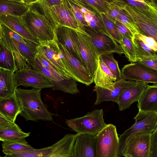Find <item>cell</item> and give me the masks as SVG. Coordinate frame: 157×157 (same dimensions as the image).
<instances>
[{
  "label": "cell",
  "mask_w": 157,
  "mask_h": 157,
  "mask_svg": "<svg viewBox=\"0 0 157 157\" xmlns=\"http://www.w3.org/2000/svg\"><path fill=\"white\" fill-rule=\"evenodd\" d=\"M58 43L64 46L67 51L82 64L79 44L75 29L59 25L56 33Z\"/></svg>",
  "instance_id": "2e32d148"
},
{
  "label": "cell",
  "mask_w": 157,
  "mask_h": 157,
  "mask_svg": "<svg viewBox=\"0 0 157 157\" xmlns=\"http://www.w3.org/2000/svg\"><path fill=\"white\" fill-rule=\"evenodd\" d=\"M14 78L17 88L20 85L41 89L53 87L50 80L29 66L22 70L15 71Z\"/></svg>",
  "instance_id": "9c48e42d"
},
{
  "label": "cell",
  "mask_w": 157,
  "mask_h": 157,
  "mask_svg": "<svg viewBox=\"0 0 157 157\" xmlns=\"http://www.w3.org/2000/svg\"><path fill=\"white\" fill-rule=\"evenodd\" d=\"M102 22L109 34L117 43H121L122 38L120 34L115 22L109 20L104 13H100Z\"/></svg>",
  "instance_id": "8d00e7d4"
},
{
  "label": "cell",
  "mask_w": 157,
  "mask_h": 157,
  "mask_svg": "<svg viewBox=\"0 0 157 157\" xmlns=\"http://www.w3.org/2000/svg\"><path fill=\"white\" fill-rule=\"evenodd\" d=\"M124 157H131L128 156V155H124Z\"/></svg>",
  "instance_id": "f907efd6"
},
{
  "label": "cell",
  "mask_w": 157,
  "mask_h": 157,
  "mask_svg": "<svg viewBox=\"0 0 157 157\" xmlns=\"http://www.w3.org/2000/svg\"><path fill=\"white\" fill-rule=\"evenodd\" d=\"M116 81L115 76L99 56L98 67L94 78L95 86L106 87L112 85Z\"/></svg>",
  "instance_id": "d4e9b609"
},
{
  "label": "cell",
  "mask_w": 157,
  "mask_h": 157,
  "mask_svg": "<svg viewBox=\"0 0 157 157\" xmlns=\"http://www.w3.org/2000/svg\"><path fill=\"white\" fill-rule=\"evenodd\" d=\"M50 10L59 25L68 27L75 30L79 27L67 0H63L60 4L51 7Z\"/></svg>",
  "instance_id": "e0dca14e"
},
{
  "label": "cell",
  "mask_w": 157,
  "mask_h": 157,
  "mask_svg": "<svg viewBox=\"0 0 157 157\" xmlns=\"http://www.w3.org/2000/svg\"><path fill=\"white\" fill-rule=\"evenodd\" d=\"M0 34L9 38L13 39L17 41L26 44L32 45L36 44L25 39L1 22H0Z\"/></svg>",
  "instance_id": "ab89813d"
},
{
  "label": "cell",
  "mask_w": 157,
  "mask_h": 157,
  "mask_svg": "<svg viewBox=\"0 0 157 157\" xmlns=\"http://www.w3.org/2000/svg\"><path fill=\"white\" fill-rule=\"evenodd\" d=\"M96 157H118L119 137L116 128L107 124L95 136Z\"/></svg>",
  "instance_id": "52a82bcc"
},
{
  "label": "cell",
  "mask_w": 157,
  "mask_h": 157,
  "mask_svg": "<svg viewBox=\"0 0 157 157\" xmlns=\"http://www.w3.org/2000/svg\"><path fill=\"white\" fill-rule=\"evenodd\" d=\"M78 40L82 65L93 79L97 69L98 57L97 50L84 26L75 30Z\"/></svg>",
  "instance_id": "ba28073f"
},
{
  "label": "cell",
  "mask_w": 157,
  "mask_h": 157,
  "mask_svg": "<svg viewBox=\"0 0 157 157\" xmlns=\"http://www.w3.org/2000/svg\"><path fill=\"white\" fill-rule=\"evenodd\" d=\"M30 132H25L15 123L9 126L0 129V140L2 142L24 139L29 136Z\"/></svg>",
  "instance_id": "f1b7e54d"
},
{
  "label": "cell",
  "mask_w": 157,
  "mask_h": 157,
  "mask_svg": "<svg viewBox=\"0 0 157 157\" xmlns=\"http://www.w3.org/2000/svg\"><path fill=\"white\" fill-rule=\"evenodd\" d=\"M12 53L15 64L18 70H22L29 66L26 60L19 52L14 51Z\"/></svg>",
  "instance_id": "7bdbcfd3"
},
{
  "label": "cell",
  "mask_w": 157,
  "mask_h": 157,
  "mask_svg": "<svg viewBox=\"0 0 157 157\" xmlns=\"http://www.w3.org/2000/svg\"><path fill=\"white\" fill-rule=\"evenodd\" d=\"M15 123L0 113V129L6 128Z\"/></svg>",
  "instance_id": "c3c4849f"
},
{
  "label": "cell",
  "mask_w": 157,
  "mask_h": 157,
  "mask_svg": "<svg viewBox=\"0 0 157 157\" xmlns=\"http://www.w3.org/2000/svg\"><path fill=\"white\" fill-rule=\"evenodd\" d=\"M121 73L122 78L126 80L157 83V70L139 62L124 65Z\"/></svg>",
  "instance_id": "30bf717a"
},
{
  "label": "cell",
  "mask_w": 157,
  "mask_h": 157,
  "mask_svg": "<svg viewBox=\"0 0 157 157\" xmlns=\"http://www.w3.org/2000/svg\"><path fill=\"white\" fill-rule=\"evenodd\" d=\"M29 10L24 0H0V15L22 17Z\"/></svg>",
  "instance_id": "603a6c76"
},
{
  "label": "cell",
  "mask_w": 157,
  "mask_h": 157,
  "mask_svg": "<svg viewBox=\"0 0 157 157\" xmlns=\"http://www.w3.org/2000/svg\"><path fill=\"white\" fill-rule=\"evenodd\" d=\"M117 20L124 25L131 32L134 36L135 34L139 33L138 27L130 15L124 9L120 10Z\"/></svg>",
  "instance_id": "d590c367"
},
{
  "label": "cell",
  "mask_w": 157,
  "mask_h": 157,
  "mask_svg": "<svg viewBox=\"0 0 157 157\" xmlns=\"http://www.w3.org/2000/svg\"><path fill=\"white\" fill-rule=\"evenodd\" d=\"M63 55L62 60L70 75L77 81L88 86L94 82L91 75L80 62L69 53L64 46L58 43Z\"/></svg>",
  "instance_id": "7c38bea8"
},
{
  "label": "cell",
  "mask_w": 157,
  "mask_h": 157,
  "mask_svg": "<svg viewBox=\"0 0 157 157\" xmlns=\"http://www.w3.org/2000/svg\"><path fill=\"white\" fill-rule=\"evenodd\" d=\"M125 3L123 9L128 13L138 27L139 33L152 37L157 42V6L156 5L148 10Z\"/></svg>",
  "instance_id": "277c9868"
},
{
  "label": "cell",
  "mask_w": 157,
  "mask_h": 157,
  "mask_svg": "<svg viewBox=\"0 0 157 157\" xmlns=\"http://www.w3.org/2000/svg\"><path fill=\"white\" fill-rule=\"evenodd\" d=\"M137 83L138 81L126 80L122 78L112 85L106 87L95 85L94 91L96 92L97 97L94 105H98L106 101L117 103L119 96L122 93L134 86Z\"/></svg>",
  "instance_id": "8fae6325"
},
{
  "label": "cell",
  "mask_w": 157,
  "mask_h": 157,
  "mask_svg": "<svg viewBox=\"0 0 157 157\" xmlns=\"http://www.w3.org/2000/svg\"><path fill=\"white\" fill-rule=\"evenodd\" d=\"M151 136V144L149 157H157V126Z\"/></svg>",
  "instance_id": "7dc6e473"
},
{
  "label": "cell",
  "mask_w": 157,
  "mask_h": 157,
  "mask_svg": "<svg viewBox=\"0 0 157 157\" xmlns=\"http://www.w3.org/2000/svg\"><path fill=\"white\" fill-rule=\"evenodd\" d=\"M21 112L20 105L16 94L0 98V113L15 122Z\"/></svg>",
  "instance_id": "cb8c5ba5"
},
{
  "label": "cell",
  "mask_w": 157,
  "mask_h": 157,
  "mask_svg": "<svg viewBox=\"0 0 157 157\" xmlns=\"http://www.w3.org/2000/svg\"><path fill=\"white\" fill-rule=\"evenodd\" d=\"M39 43L36 47L37 52L55 65L64 75L71 76L62 61L63 55L58 42L53 40L40 42Z\"/></svg>",
  "instance_id": "9a60e30c"
},
{
  "label": "cell",
  "mask_w": 157,
  "mask_h": 157,
  "mask_svg": "<svg viewBox=\"0 0 157 157\" xmlns=\"http://www.w3.org/2000/svg\"><path fill=\"white\" fill-rule=\"evenodd\" d=\"M2 142V151L5 155L25 153L35 149L28 144L25 138Z\"/></svg>",
  "instance_id": "4316f807"
},
{
  "label": "cell",
  "mask_w": 157,
  "mask_h": 157,
  "mask_svg": "<svg viewBox=\"0 0 157 157\" xmlns=\"http://www.w3.org/2000/svg\"><path fill=\"white\" fill-rule=\"evenodd\" d=\"M117 30L121 36L132 40L134 36L131 32L122 23L118 20L115 22Z\"/></svg>",
  "instance_id": "bcb514c9"
},
{
  "label": "cell",
  "mask_w": 157,
  "mask_h": 157,
  "mask_svg": "<svg viewBox=\"0 0 157 157\" xmlns=\"http://www.w3.org/2000/svg\"><path fill=\"white\" fill-rule=\"evenodd\" d=\"M0 22L25 39L37 44L39 42L30 33L25 25L21 17L0 15Z\"/></svg>",
  "instance_id": "44dd1931"
},
{
  "label": "cell",
  "mask_w": 157,
  "mask_h": 157,
  "mask_svg": "<svg viewBox=\"0 0 157 157\" xmlns=\"http://www.w3.org/2000/svg\"><path fill=\"white\" fill-rule=\"evenodd\" d=\"M127 3L138 8L145 10H150L156 6L152 0H125Z\"/></svg>",
  "instance_id": "60d3db41"
},
{
  "label": "cell",
  "mask_w": 157,
  "mask_h": 157,
  "mask_svg": "<svg viewBox=\"0 0 157 157\" xmlns=\"http://www.w3.org/2000/svg\"><path fill=\"white\" fill-rule=\"evenodd\" d=\"M35 58L44 67L55 71L60 74L66 75L63 74L56 67L37 52Z\"/></svg>",
  "instance_id": "f6af8a7d"
},
{
  "label": "cell",
  "mask_w": 157,
  "mask_h": 157,
  "mask_svg": "<svg viewBox=\"0 0 157 157\" xmlns=\"http://www.w3.org/2000/svg\"><path fill=\"white\" fill-rule=\"evenodd\" d=\"M153 2L157 6V0H152Z\"/></svg>",
  "instance_id": "681fc988"
},
{
  "label": "cell",
  "mask_w": 157,
  "mask_h": 157,
  "mask_svg": "<svg viewBox=\"0 0 157 157\" xmlns=\"http://www.w3.org/2000/svg\"><path fill=\"white\" fill-rule=\"evenodd\" d=\"M68 3L78 24L79 27L88 26L81 7L74 0H67Z\"/></svg>",
  "instance_id": "f35d334b"
},
{
  "label": "cell",
  "mask_w": 157,
  "mask_h": 157,
  "mask_svg": "<svg viewBox=\"0 0 157 157\" xmlns=\"http://www.w3.org/2000/svg\"><path fill=\"white\" fill-rule=\"evenodd\" d=\"M135 123L119 137L118 157H121L122 151L127 141L132 137L142 134H151L157 126V114L139 110L134 118Z\"/></svg>",
  "instance_id": "3957f363"
},
{
  "label": "cell",
  "mask_w": 157,
  "mask_h": 157,
  "mask_svg": "<svg viewBox=\"0 0 157 157\" xmlns=\"http://www.w3.org/2000/svg\"><path fill=\"white\" fill-rule=\"evenodd\" d=\"M79 0L87 8L99 14L106 13L111 1L109 0Z\"/></svg>",
  "instance_id": "1f68e13d"
},
{
  "label": "cell",
  "mask_w": 157,
  "mask_h": 157,
  "mask_svg": "<svg viewBox=\"0 0 157 157\" xmlns=\"http://www.w3.org/2000/svg\"><path fill=\"white\" fill-rule=\"evenodd\" d=\"M138 102L139 110L157 114V83L149 85Z\"/></svg>",
  "instance_id": "7402d4cb"
},
{
  "label": "cell",
  "mask_w": 157,
  "mask_h": 157,
  "mask_svg": "<svg viewBox=\"0 0 157 157\" xmlns=\"http://www.w3.org/2000/svg\"><path fill=\"white\" fill-rule=\"evenodd\" d=\"M0 44L7 48L11 52H19L26 60L28 64L33 62L37 52L36 44L27 45L16 41L0 34Z\"/></svg>",
  "instance_id": "ac0fdd59"
},
{
  "label": "cell",
  "mask_w": 157,
  "mask_h": 157,
  "mask_svg": "<svg viewBox=\"0 0 157 157\" xmlns=\"http://www.w3.org/2000/svg\"><path fill=\"white\" fill-rule=\"evenodd\" d=\"M95 140V136L78 134L71 157H96Z\"/></svg>",
  "instance_id": "d6986e66"
},
{
  "label": "cell",
  "mask_w": 157,
  "mask_h": 157,
  "mask_svg": "<svg viewBox=\"0 0 157 157\" xmlns=\"http://www.w3.org/2000/svg\"><path fill=\"white\" fill-rule=\"evenodd\" d=\"M14 72L0 68V98L16 94L17 88L15 84Z\"/></svg>",
  "instance_id": "484cf974"
},
{
  "label": "cell",
  "mask_w": 157,
  "mask_h": 157,
  "mask_svg": "<svg viewBox=\"0 0 157 157\" xmlns=\"http://www.w3.org/2000/svg\"><path fill=\"white\" fill-rule=\"evenodd\" d=\"M0 68L14 72L18 70L12 53L2 45L0 48Z\"/></svg>",
  "instance_id": "4dcf8cb0"
},
{
  "label": "cell",
  "mask_w": 157,
  "mask_h": 157,
  "mask_svg": "<svg viewBox=\"0 0 157 157\" xmlns=\"http://www.w3.org/2000/svg\"><path fill=\"white\" fill-rule=\"evenodd\" d=\"M102 109H95L84 116L67 120V125L78 134L96 136L107 124L103 118Z\"/></svg>",
  "instance_id": "8992f818"
},
{
  "label": "cell",
  "mask_w": 157,
  "mask_h": 157,
  "mask_svg": "<svg viewBox=\"0 0 157 157\" xmlns=\"http://www.w3.org/2000/svg\"><path fill=\"white\" fill-rule=\"evenodd\" d=\"M122 40L120 44L126 57L131 63L137 62L135 48L132 40L122 36Z\"/></svg>",
  "instance_id": "836d02e7"
},
{
  "label": "cell",
  "mask_w": 157,
  "mask_h": 157,
  "mask_svg": "<svg viewBox=\"0 0 157 157\" xmlns=\"http://www.w3.org/2000/svg\"><path fill=\"white\" fill-rule=\"evenodd\" d=\"M74 0L81 7L84 14L85 20L88 26L111 37L105 27L100 14L87 7L80 2L79 0Z\"/></svg>",
  "instance_id": "83f0119b"
},
{
  "label": "cell",
  "mask_w": 157,
  "mask_h": 157,
  "mask_svg": "<svg viewBox=\"0 0 157 157\" xmlns=\"http://www.w3.org/2000/svg\"><path fill=\"white\" fill-rule=\"evenodd\" d=\"M132 41L136 51L137 60L156 54V52L147 47L140 40L134 36Z\"/></svg>",
  "instance_id": "e575fe53"
},
{
  "label": "cell",
  "mask_w": 157,
  "mask_h": 157,
  "mask_svg": "<svg viewBox=\"0 0 157 157\" xmlns=\"http://www.w3.org/2000/svg\"><path fill=\"white\" fill-rule=\"evenodd\" d=\"M148 86L147 83L138 82L136 85L122 93L117 102L119 110L122 111L128 109L133 103L138 101Z\"/></svg>",
  "instance_id": "ffe728a7"
},
{
  "label": "cell",
  "mask_w": 157,
  "mask_h": 157,
  "mask_svg": "<svg viewBox=\"0 0 157 157\" xmlns=\"http://www.w3.org/2000/svg\"><path fill=\"white\" fill-rule=\"evenodd\" d=\"M86 32L90 36L98 56L113 53L124 54L120 45L112 37L105 35L89 26H85Z\"/></svg>",
  "instance_id": "4fadbf2b"
},
{
  "label": "cell",
  "mask_w": 157,
  "mask_h": 157,
  "mask_svg": "<svg viewBox=\"0 0 157 157\" xmlns=\"http://www.w3.org/2000/svg\"><path fill=\"white\" fill-rule=\"evenodd\" d=\"M125 6L124 0H111L108 10L105 14L109 20L115 23L120 10L124 9Z\"/></svg>",
  "instance_id": "74e56055"
},
{
  "label": "cell",
  "mask_w": 157,
  "mask_h": 157,
  "mask_svg": "<svg viewBox=\"0 0 157 157\" xmlns=\"http://www.w3.org/2000/svg\"><path fill=\"white\" fill-rule=\"evenodd\" d=\"M29 66L46 77L52 83L54 82H59L73 78L71 76L65 75L44 67L36 58Z\"/></svg>",
  "instance_id": "f546056e"
},
{
  "label": "cell",
  "mask_w": 157,
  "mask_h": 157,
  "mask_svg": "<svg viewBox=\"0 0 157 157\" xmlns=\"http://www.w3.org/2000/svg\"><path fill=\"white\" fill-rule=\"evenodd\" d=\"M103 62L116 77L117 81L122 78L121 71L119 68L117 61L114 59L112 53L100 56Z\"/></svg>",
  "instance_id": "d6a6232c"
},
{
  "label": "cell",
  "mask_w": 157,
  "mask_h": 157,
  "mask_svg": "<svg viewBox=\"0 0 157 157\" xmlns=\"http://www.w3.org/2000/svg\"><path fill=\"white\" fill-rule=\"evenodd\" d=\"M78 134H68L53 144L35 149L25 153L0 157H71L73 147Z\"/></svg>",
  "instance_id": "5b68a950"
},
{
  "label": "cell",
  "mask_w": 157,
  "mask_h": 157,
  "mask_svg": "<svg viewBox=\"0 0 157 157\" xmlns=\"http://www.w3.org/2000/svg\"><path fill=\"white\" fill-rule=\"evenodd\" d=\"M41 90L35 88L30 90L16 89V95L21 110L20 115L26 121L53 120L54 114L49 112L47 105L41 99Z\"/></svg>",
  "instance_id": "6da1fadb"
},
{
  "label": "cell",
  "mask_w": 157,
  "mask_h": 157,
  "mask_svg": "<svg viewBox=\"0 0 157 157\" xmlns=\"http://www.w3.org/2000/svg\"><path fill=\"white\" fill-rule=\"evenodd\" d=\"M36 0H34L33 3L28 5L29 11L21 17L25 25L39 43L53 40L58 42L55 32L51 22Z\"/></svg>",
  "instance_id": "7a4b0ae2"
},
{
  "label": "cell",
  "mask_w": 157,
  "mask_h": 157,
  "mask_svg": "<svg viewBox=\"0 0 157 157\" xmlns=\"http://www.w3.org/2000/svg\"><path fill=\"white\" fill-rule=\"evenodd\" d=\"M137 62L157 70V54L139 59Z\"/></svg>",
  "instance_id": "ee69618b"
},
{
  "label": "cell",
  "mask_w": 157,
  "mask_h": 157,
  "mask_svg": "<svg viewBox=\"0 0 157 157\" xmlns=\"http://www.w3.org/2000/svg\"><path fill=\"white\" fill-rule=\"evenodd\" d=\"M134 36L140 40L147 47L157 52V42L154 38L140 33L135 34Z\"/></svg>",
  "instance_id": "b9f144b4"
},
{
  "label": "cell",
  "mask_w": 157,
  "mask_h": 157,
  "mask_svg": "<svg viewBox=\"0 0 157 157\" xmlns=\"http://www.w3.org/2000/svg\"><path fill=\"white\" fill-rule=\"evenodd\" d=\"M151 144V134L134 136L126 143L121 156L149 157Z\"/></svg>",
  "instance_id": "5bb4252c"
}]
</instances>
